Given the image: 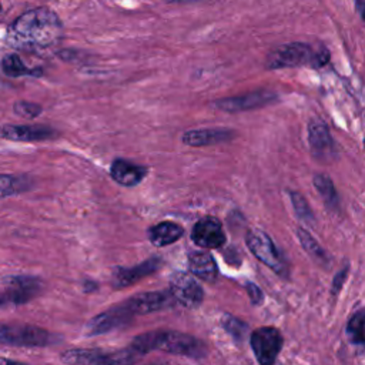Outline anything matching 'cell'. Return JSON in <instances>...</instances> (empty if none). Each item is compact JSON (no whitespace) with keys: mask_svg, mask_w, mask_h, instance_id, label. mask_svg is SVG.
Returning <instances> with one entry per match:
<instances>
[{"mask_svg":"<svg viewBox=\"0 0 365 365\" xmlns=\"http://www.w3.org/2000/svg\"><path fill=\"white\" fill-rule=\"evenodd\" d=\"M63 34L58 16L47 9L37 7L23 13L7 31V43L20 50H41L54 46Z\"/></svg>","mask_w":365,"mask_h":365,"instance_id":"1","label":"cell"},{"mask_svg":"<svg viewBox=\"0 0 365 365\" xmlns=\"http://www.w3.org/2000/svg\"><path fill=\"white\" fill-rule=\"evenodd\" d=\"M131 348L137 354L160 349L174 355H184L191 358H200L205 354V348L201 341L188 334H181L177 331L145 332L134 338Z\"/></svg>","mask_w":365,"mask_h":365,"instance_id":"2","label":"cell"},{"mask_svg":"<svg viewBox=\"0 0 365 365\" xmlns=\"http://www.w3.org/2000/svg\"><path fill=\"white\" fill-rule=\"evenodd\" d=\"M327 50L318 51L305 43H288L274 48L268 58V68H284V67H299L314 66L319 67L328 61Z\"/></svg>","mask_w":365,"mask_h":365,"instance_id":"3","label":"cell"},{"mask_svg":"<svg viewBox=\"0 0 365 365\" xmlns=\"http://www.w3.org/2000/svg\"><path fill=\"white\" fill-rule=\"evenodd\" d=\"M53 336L43 328L27 324H0V344L16 346H44Z\"/></svg>","mask_w":365,"mask_h":365,"instance_id":"4","label":"cell"},{"mask_svg":"<svg viewBox=\"0 0 365 365\" xmlns=\"http://www.w3.org/2000/svg\"><path fill=\"white\" fill-rule=\"evenodd\" d=\"M4 291L0 294V307L7 304L20 305L34 298L41 287V282L34 277L11 275L4 278Z\"/></svg>","mask_w":365,"mask_h":365,"instance_id":"5","label":"cell"},{"mask_svg":"<svg viewBox=\"0 0 365 365\" xmlns=\"http://www.w3.org/2000/svg\"><path fill=\"white\" fill-rule=\"evenodd\" d=\"M282 346V335L277 328L262 327L251 334V348L261 365H272Z\"/></svg>","mask_w":365,"mask_h":365,"instance_id":"6","label":"cell"},{"mask_svg":"<svg viewBox=\"0 0 365 365\" xmlns=\"http://www.w3.org/2000/svg\"><path fill=\"white\" fill-rule=\"evenodd\" d=\"M247 247L251 250V252L267 267L277 272L284 271V261L278 250L275 248L272 240L259 230H251L248 231L245 237Z\"/></svg>","mask_w":365,"mask_h":365,"instance_id":"7","label":"cell"},{"mask_svg":"<svg viewBox=\"0 0 365 365\" xmlns=\"http://www.w3.org/2000/svg\"><path fill=\"white\" fill-rule=\"evenodd\" d=\"M171 297L187 308H197L202 302V288L185 272H175L170 279Z\"/></svg>","mask_w":365,"mask_h":365,"instance_id":"8","label":"cell"},{"mask_svg":"<svg viewBox=\"0 0 365 365\" xmlns=\"http://www.w3.org/2000/svg\"><path fill=\"white\" fill-rule=\"evenodd\" d=\"M277 100V94L268 90H258L252 93H247L242 96L221 98L214 103L218 110L228 111V113H238L244 110H252L258 107L268 106Z\"/></svg>","mask_w":365,"mask_h":365,"instance_id":"9","label":"cell"},{"mask_svg":"<svg viewBox=\"0 0 365 365\" xmlns=\"http://www.w3.org/2000/svg\"><path fill=\"white\" fill-rule=\"evenodd\" d=\"M191 240L202 248H218L225 242V234L215 217H204L192 227Z\"/></svg>","mask_w":365,"mask_h":365,"instance_id":"10","label":"cell"},{"mask_svg":"<svg viewBox=\"0 0 365 365\" xmlns=\"http://www.w3.org/2000/svg\"><path fill=\"white\" fill-rule=\"evenodd\" d=\"M173 297L167 292H141L134 295L128 301L124 302L127 309L134 314H148L154 311H160L173 305Z\"/></svg>","mask_w":365,"mask_h":365,"instance_id":"11","label":"cell"},{"mask_svg":"<svg viewBox=\"0 0 365 365\" xmlns=\"http://www.w3.org/2000/svg\"><path fill=\"white\" fill-rule=\"evenodd\" d=\"M130 318H131V312L127 309V307L123 302V304L115 305V307L107 309L106 312H101L97 317L91 318L90 322L87 324L86 329H87L88 335L108 332L110 329L123 325Z\"/></svg>","mask_w":365,"mask_h":365,"instance_id":"12","label":"cell"},{"mask_svg":"<svg viewBox=\"0 0 365 365\" xmlns=\"http://www.w3.org/2000/svg\"><path fill=\"white\" fill-rule=\"evenodd\" d=\"M160 265H161V261L158 258H150L131 268H115L113 274V285L117 288L130 287L134 282L140 281L141 278L157 271Z\"/></svg>","mask_w":365,"mask_h":365,"instance_id":"13","label":"cell"},{"mask_svg":"<svg viewBox=\"0 0 365 365\" xmlns=\"http://www.w3.org/2000/svg\"><path fill=\"white\" fill-rule=\"evenodd\" d=\"M147 173H148L147 167L130 163L123 158L114 160L110 168L111 178L124 187H134L140 184Z\"/></svg>","mask_w":365,"mask_h":365,"instance_id":"14","label":"cell"},{"mask_svg":"<svg viewBox=\"0 0 365 365\" xmlns=\"http://www.w3.org/2000/svg\"><path fill=\"white\" fill-rule=\"evenodd\" d=\"M308 140L314 155L318 158H329L334 154V140L322 121H311L308 124Z\"/></svg>","mask_w":365,"mask_h":365,"instance_id":"15","label":"cell"},{"mask_svg":"<svg viewBox=\"0 0 365 365\" xmlns=\"http://www.w3.org/2000/svg\"><path fill=\"white\" fill-rule=\"evenodd\" d=\"M234 131L228 128H202V130H188L182 134L181 140L184 144L191 147H204L218 143L228 141L234 137Z\"/></svg>","mask_w":365,"mask_h":365,"instance_id":"16","label":"cell"},{"mask_svg":"<svg viewBox=\"0 0 365 365\" xmlns=\"http://www.w3.org/2000/svg\"><path fill=\"white\" fill-rule=\"evenodd\" d=\"M54 135V130L46 125H3L0 137L17 141H40Z\"/></svg>","mask_w":365,"mask_h":365,"instance_id":"17","label":"cell"},{"mask_svg":"<svg viewBox=\"0 0 365 365\" xmlns=\"http://www.w3.org/2000/svg\"><path fill=\"white\" fill-rule=\"evenodd\" d=\"M188 265L191 272L205 282H214L217 279V265L210 252L194 251L188 255Z\"/></svg>","mask_w":365,"mask_h":365,"instance_id":"18","label":"cell"},{"mask_svg":"<svg viewBox=\"0 0 365 365\" xmlns=\"http://www.w3.org/2000/svg\"><path fill=\"white\" fill-rule=\"evenodd\" d=\"M182 234L184 230L178 224L170 221H163L148 230V238L155 247L170 245L175 242Z\"/></svg>","mask_w":365,"mask_h":365,"instance_id":"19","label":"cell"},{"mask_svg":"<svg viewBox=\"0 0 365 365\" xmlns=\"http://www.w3.org/2000/svg\"><path fill=\"white\" fill-rule=\"evenodd\" d=\"M137 361V352L133 348L111 354L97 352L87 365H133Z\"/></svg>","mask_w":365,"mask_h":365,"instance_id":"20","label":"cell"},{"mask_svg":"<svg viewBox=\"0 0 365 365\" xmlns=\"http://www.w3.org/2000/svg\"><path fill=\"white\" fill-rule=\"evenodd\" d=\"M314 185L328 207L338 205V195H336L334 182L327 174H317L314 177Z\"/></svg>","mask_w":365,"mask_h":365,"instance_id":"21","label":"cell"},{"mask_svg":"<svg viewBox=\"0 0 365 365\" xmlns=\"http://www.w3.org/2000/svg\"><path fill=\"white\" fill-rule=\"evenodd\" d=\"M3 71L10 76V77H19V76H38L41 73V70H31L27 68L21 58L17 54H9L3 58L1 63Z\"/></svg>","mask_w":365,"mask_h":365,"instance_id":"22","label":"cell"},{"mask_svg":"<svg viewBox=\"0 0 365 365\" xmlns=\"http://www.w3.org/2000/svg\"><path fill=\"white\" fill-rule=\"evenodd\" d=\"M364 309H359L351 317L346 325V335L349 341L358 345L364 344Z\"/></svg>","mask_w":365,"mask_h":365,"instance_id":"23","label":"cell"},{"mask_svg":"<svg viewBox=\"0 0 365 365\" xmlns=\"http://www.w3.org/2000/svg\"><path fill=\"white\" fill-rule=\"evenodd\" d=\"M97 352L96 349H70L61 355V361L68 365H87Z\"/></svg>","mask_w":365,"mask_h":365,"instance_id":"24","label":"cell"},{"mask_svg":"<svg viewBox=\"0 0 365 365\" xmlns=\"http://www.w3.org/2000/svg\"><path fill=\"white\" fill-rule=\"evenodd\" d=\"M298 237H299V241L302 244V247L307 250V252H309L312 257H315L319 261H324L327 259V255L325 252L322 251V248L317 244V241L302 228L298 230Z\"/></svg>","mask_w":365,"mask_h":365,"instance_id":"25","label":"cell"},{"mask_svg":"<svg viewBox=\"0 0 365 365\" xmlns=\"http://www.w3.org/2000/svg\"><path fill=\"white\" fill-rule=\"evenodd\" d=\"M289 195H291V201H292L295 214L304 221H312V212H311L307 201L304 200V197L295 191H291Z\"/></svg>","mask_w":365,"mask_h":365,"instance_id":"26","label":"cell"},{"mask_svg":"<svg viewBox=\"0 0 365 365\" xmlns=\"http://www.w3.org/2000/svg\"><path fill=\"white\" fill-rule=\"evenodd\" d=\"M222 325L225 327V329L232 335L235 336L237 339H241L247 331V327L244 322H241L240 319L231 317V315H225L222 318Z\"/></svg>","mask_w":365,"mask_h":365,"instance_id":"27","label":"cell"},{"mask_svg":"<svg viewBox=\"0 0 365 365\" xmlns=\"http://www.w3.org/2000/svg\"><path fill=\"white\" fill-rule=\"evenodd\" d=\"M14 111L17 114H20L21 117L26 118H34L41 113V107L33 103H27V101H20L14 104Z\"/></svg>","mask_w":365,"mask_h":365,"instance_id":"28","label":"cell"},{"mask_svg":"<svg viewBox=\"0 0 365 365\" xmlns=\"http://www.w3.org/2000/svg\"><path fill=\"white\" fill-rule=\"evenodd\" d=\"M23 187L24 185L20 182V180H16L10 175H0V195H9Z\"/></svg>","mask_w":365,"mask_h":365,"instance_id":"29","label":"cell"},{"mask_svg":"<svg viewBox=\"0 0 365 365\" xmlns=\"http://www.w3.org/2000/svg\"><path fill=\"white\" fill-rule=\"evenodd\" d=\"M346 272H348V268H344V269H341V271L335 275V278H334V281H332V294H334V295L338 294V291L341 289V287H342V284H344V281H345V278H346Z\"/></svg>","mask_w":365,"mask_h":365,"instance_id":"30","label":"cell"},{"mask_svg":"<svg viewBox=\"0 0 365 365\" xmlns=\"http://www.w3.org/2000/svg\"><path fill=\"white\" fill-rule=\"evenodd\" d=\"M247 291L250 294V298H251L252 304L262 302V292H261V289L255 284H248L247 285Z\"/></svg>","mask_w":365,"mask_h":365,"instance_id":"31","label":"cell"},{"mask_svg":"<svg viewBox=\"0 0 365 365\" xmlns=\"http://www.w3.org/2000/svg\"><path fill=\"white\" fill-rule=\"evenodd\" d=\"M0 365H24V364L16 362V361H11V359H7V358H0Z\"/></svg>","mask_w":365,"mask_h":365,"instance_id":"32","label":"cell"},{"mask_svg":"<svg viewBox=\"0 0 365 365\" xmlns=\"http://www.w3.org/2000/svg\"><path fill=\"white\" fill-rule=\"evenodd\" d=\"M165 3H188V1H194V0H163Z\"/></svg>","mask_w":365,"mask_h":365,"instance_id":"33","label":"cell"},{"mask_svg":"<svg viewBox=\"0 0 365 365\" xmlns=\"http://www.w3.org/2000/svg\"><path fill=\"white\" fill-rule=\"evenodd\" d=\"M356 6H358V11L362 14V0H356Z\"/></svg>","mask_w":365,"mask_h":365,"instance_id":"34","label":"cell"}]
</instances>
